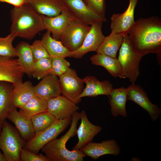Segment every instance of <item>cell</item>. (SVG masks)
I'll return each instance as SVG.
<instances>
[{
	"label": "cell",
	"instance_id": "obj_1",
	"mask_svg": "<svg viewBox=\"0 0 161 161\" xmlns=\"http://www.w3.org/2000/svg\"><path fill=\"white\" fill-rule=\"evenodd\" d=\"M127 34L133 49L143 57L149 53L157 55L161 59V20L157 16L140 18L130 28Z\"/></svg>",
	"mask_w": 161,
	"mask_h": 161
},
{
	"label": "cell",
	"instance_id": "obj_2",
	"mask_svg": "<svg viewBox=\"0 0 161 161\" xmlns=\"http://www.w3.org/2000/svg\"><path fill=\"white\" fill-rule=\"evenodd\" d=\"M10 33L16 37L31 40L45 30L41 16L25 3L10 11Z\"/></svg>",
	"mask_w": 161,
	"mask_h": 161
},
{
	"label": "cell",
	"instance_id": "obj_3",
	"mask_svg": "<svg viewBox=\"0 0 161 161\" xmlns=\"http://www.w3.org/2000/svg\"><path fill=\"white\" fill-rule=\"evenodd\" d=\"M70 128L68 131L59 139L49 142L41 149L49 161H83L86 156L79 150H68L66 147L67 141L77 133L80 113L76 111L72 115Z\"/></svg>",
	"mask_w": 161,
	"mask_h": 161
},
{
	"label": "cell",
	"instance_id": "obj_4",
	"mask_svg": "<svg viewBox=\"0 0 161 161\" xmlns=\"http://www.w3.org/2000/svg\"><path fill=\"white\" fill-rule=\"evenodd\" d=\"M26 142L17 129L5 120L0 134V149L6 161H20V154Z\"/></svg>",
	"mask_w": 161,
	"mask_h": 161
},
{
	"label": "cell",
	"instance_id": "obj_5",
	"mask_svg": "<svg viewBox=\"0 0 161 161\" xmlns=\"http://www.w3.org/2000/svg\"><path fill=\"white\" fill-rule=\"evenodd\" d=\"M122 34L123 39L117 59L124 77L131 83L134 82L139 75V65L143 56L137 52L131 47L127 33Z\"/></svg>",
	"mask_w": 161,
	"mask_h": 161
},
{
	"label": "cell",
	"instance_id": "obj_6",
	"mask_svg": "<svg viewBox=\"0 0 161 161\" xmlns=\"http://www.w3.org/2000/svg\"><path fill=\"white\" fill-rule=\"evenodd\" d=\"M72 117L63 120H56L50 126L37 133L26 142L23 148L36 154H38L42 148L47 144L56 138L71 124Z\"/></svg>",
	"mask_w": 161,
	"mask_h": 161
},
{
	"label": "cell",
	"instance_id": "obj_7",
	"mask_svg": "<svg viewBox=\"0 0 161 161\" xmlns=\"http://www.w3.org/2000/svg\"><path fill=\"white\" fill-rule=\"evenodd\" d=\"M90 28L91 26L75 19L66 26L60 40L69 51L74 52L82 45Z\"/></svg>",
	"mask_w": 161,
	"mask_h": 161
},
{
	"label": "cell",
	"instance_id": "obj_8",
	"mask_svg": "<svg viewBox=\"0 0 161 161\" xmlns=\"http://www.w3.org/2000/svg\"><path fill=\"white\" fill-rule=\"evenodd\" d=\"M58 77L62 95L76 104L80 103L81 99L79 96L84 87L83 79L78 76L75 70L70 68Z\"/></svg>",
	"mask_w": 161,
	"mask_h": 161
},
{
	"label": "cell",
	"instance_id": "obj_9",
	"mask_svg": "<svg viewBox=\"0 0 161 161\" xmlns=\"http://www.w3.org/2000/svg\"><path fill=\"white\" fill-rule=\"evenodd\" d=\"M103 21H98L91 25L90 30L81 47L72 52V57L80 58L88 52H96L105 36L102 32Z\"/></svg>",
	"mask_w": 161,
	"mask_h": 161
},
{
	"label": "cell",
	"instance_id": "obj_10",
	"mask_svg": "<svg viewBox=\"0 0 161 161\" xmlns=\"http://www.w3.org/2000/svg\"><path fill=\"white\" fill-rule=\"evenodd\" d=\"M126 88L127 100L133 101L146 111L152 121H155L159 118L161 113L160 109L150 101L147 93L141 86L132 82Z\"/></svg>",
	"mask_w": 161,
	"mask_h": 161
},
{
	"label": "cell",
	"instance_id": "obj_11",
	"mask_svg": "<svg viewBox=\"0 0 161 161\" xmlns=\"http://www.w3.org/2000/svg\"><path fill=\"white\" fill-rule=\"evenodd\" d=\"M64 7L75 17L85 24L91 25L98 21H106L94 13L83 0H62Z\"/></svg>",
	"mask_w": 161,
	"mask_h": 161
},
{
	"label": "cell",
	"instance_id": "obj_12",
	"mask_svg": "<svg viewBox=\"0 0 161 161\" xmlns=\"http://www.w3.org/2000/svg\"><path fill=\"white\" fill-rule=\"evenodd\" d=\"M24 74L18 58L0 56V81L20 83Z\"/></svg>",
	"mask_w": 161,
	"mask_h": 161
},
{
	"label": "cell",
	"instance_id": "obj_13",
	"mask_svg": "<svg viewBox=\"0 0 161 161\" xmlns=\"http://www.w3.org/2000/svg\"><path fill=\"white\" fill-rule=\"evenodd\" d=\"M45 30L49 31L54 39L60 40L61 35L68 24L75 19L65 8L58 15L52 17L41 15Z\"/></svg>",
	"mask_w": 161,
	"mask_h": 161
},
{
	"label": "cell",
	"instance_id": "obj_14",
	"mask_svg": "<svg viewBox=\"0 0 161 161\" xmlns=\"http://www.w3.org/2000/svg\"><path fill=\"white\" fill-rule=\"evenodd\" d=\"M47 111L57 120L72 117L79 109L76 104L63 95H60L47 100Z\"/></svg>",
	"mask_w": 161,
	"mask_h": 161
},
{
	"label": "cell",
	"instance_id": "obj_15",
	"mask_svg": "<svg viewBox=\"0 0 161 161\" xmlns=\"http://www.w3.org/2000/svg\"><path fill=\"white\" fill-rule=\"evenodd\" d=\"M139 0H129L128 7L122 13L113 14L112 16L111 29L112 33H127L135 22L134 13Z\"/></svg>",
	"mask_w": 161,
	"mask_h": 161
},
{
	"label": "cell",
	"instance_id": "obj_16",
	"mask_svg": "<svg viewBox=\"0 0 161 161\" xmlns=\"http://www.w3.org/2000/svg\"><path fill=\"white\" fill-rule=\"evenodd\" d=\"M79 150L86 156L96 160L101 156L106 154L118 155L121 151L116 141L114 140H104L101 143L91 142Z\"/></svg>",
	"mask_w": 161,
	"mask_h": 161
},
{
	"label": "cell",
	"instance_id": "obj_17",
	"mask_svg": "<svg viewBox=\"0 0 161 161\" xmlns=\"http://www.w3.org/2000/svg\"><path fill=\"white\" fill-rule=\"evenodd\" d=\"M80 113L81 123L77 129L76 133L78 141L72 150H79L87 144L92 142L94 138L102 129L100 126L95 125L89 120L84 110Z\"/></svg>",
	"mask_w": 161,
	"mask_h": 161
},
{
	"label": "cell",
	"instance_id": "obj_18",
	"mask_svg": "<svg viewBox=\"0 0 161 161\" xmlns=\"http://www.w3.org/2000/svg\"><path fill=\"white\" fill-rule=\"evenodd\" d=\"M35 95L46 100L61 94V89L58 76L49 74L42 79L34 86Z\"/></svg>",
	"mask_w": 161,
	"mask_h": 161
},
{
	"label": "cell",
	"instance_id": "obj_19",
	"mask_svg": "<svg viewBox=\"0 0 161 161\" xmlns=\"http://www.w3.org/2000/svg\"><path fill=\"white\" fill-rule=\"evenodd\" d=\"M86 87L79 96V98L85 97H94L99 95H105L108 97L113 88L112 84L109 81H99L95 76L88 75L83 79Z\"/></svg>",
	"mask_w": 161,
	"mask_h": 161
},
{
	"label": "cell",
	"instance_id": "obj_20",
	"mask_svg": "<svg viewBox=\"0 0 161 161\" xmlns=\"http://www.w3.org/2000/svg\"><path fill=\"white\" fill-rule=\"evenodd\" d=\"M25 3L39 14L49 17L58 15L64 8L62 0H25Z\"/></svg>",
	"mask_w": 161,
	"mask_h": 161
},
{
	"label": "cell",
	"instance_id": "obj_21",
	"mask_svg": "<svg viewBox=\"0 0 161 161\" xmlns=\"http://www.w3.org/2000/svg\"><path fill=\"white\" fill-rule=\"evenodd\" d=\"M35 95L34 86L30 81L13 84L11 99L16 108H22Z\"/></svg>",
	"mask_w": 161,
	"mask_h": 161
},
{
	"label": "cell",
	"instance_id": "obj_22",
	"mask_svg": "<svg viewBox=\"0 0 161 161\" xmlns=\"http://www.w3.org/2000/svg\"><path fill=\"white\" fill-rule=\"evenodd\" d=\"M7 119L13 123L21 137L27 142L35 134L32 121L18 112L14 108L9 113Z\"/></svg>",
	"mask_w": 161,
	"mask_h": 161
},
{
	"label": "cell",
	"instance_id": "obj_23",
	"mask_svg": "<svg viewBox=\"0 0 161 161\" xmlns=\"http://www.w3.org/2000/svg\"><path fill=\"white\" fill-rule=\"evenodd\" d=\"M13 83L0 81V131L3 125L10 112L15 107L12 102Z\"/></svg>",
	"mask_w": 161,
	"mask_h": 161
},
{
	"label": "cell",
	"instance_id": "obj_24",
	"mask_svg": "<svg viewBox=\"0 0 161 161\" xmlns=\"http://www.w3.org/2000/svg\"><path fill=\"white\" fill-rule=\"evenodd\" d=\"M41 41L50 57L64 58L72 57V52L63 45L60 40L53 38L49 31H47L43 35Z\"/></svg>",
	"mask_w": 161,
	"mask_h": 161
},
{
	"label": "cell",
	"instance_id": "obj_25",
	"mask_svg": "<svg viewBox=\"0 0 161 161\" xmlns=\"http://www.w3.org/2000/svg\"><path fill=\"white\" fill-rule=\"evenodd\" d=\"M127 96L126 88L122 87L113 89L109 97V102L111 106V114L114 117L118 115L127 117L126 104Z\"/></svg>",
	"mask_w": 161,
	"mask_h": 161
},
{
	"label": "cell",
	"instance_id": "obj_26",
	"mask_svg": "<svg viewBox=\"0 0 161 161\" xmlns=\"http://www.w3.org/2000/svg\"><path fill=\"white\" fill-rule=\"evenodd\" d=\"M92 63L104 67L113 77L125 78L117 59L100 53L96 54L90 58Z\"/></svg>",
	"mask_w": 161,
	"mask_h": 161
},
{
	"label": "cell",
	"instance_id": "obj_27",
	"mask_svg": "<svg viewBox=\"0 0 161 161\" xmlns=\"http://www.w3.org/2000/svg\"><path fill=\"white\" fill-rule=\"evenodd\" d=\"M123 39L122 33H112L105 37L96 51L97 53L103 54L116 58L118 50Z\"/></svg>",
	"mask_w": 161,
	"mask_h": 161
},
{
	"label": "cell",
	"instance_id": "obj_28",
	"mask_svg": "<svg viewBox=\"0 0 161 161\" xmlns=\"http://www.w3.org/2000/svg\"><path fill=\"white\" fill-rule=\"evenodd\" d=\"M16 57L23 68L25 73L31 77L34 64L35 62L30 45L28 43L22 41L20 42L15 48Z\"/></svg>",
	"mask_w": 161,
	"mask_h": 161
},
{
	"label": "cell",
	"instance_id": "obj_29",
	"mask_svg": "<svg viewBox=\"0 0 161 161\" xmlns=\"http://www.w3.org/2000/svg\"><path fill=\"white\" fill-rule=\"evenodd\" d=\"M47 111V100L35 95L20 109L19 112L25 117L30 119L35 115Z\"/></svg>",
	"mask_w": 161,
	"mask_h": 161
},
{
	"label": "cell",
	"instance_id": "obj_30",
	"mask_svg": "<svg viewBox=\"0 0 161 161\" xmlns=\"http://www.w3.org/2000/svg\"><path fill=\"white\" fill-rule=\"evenodd\" d=\"M35 133L41 132L50 126L56 120L49 112H41L30 118Z\"/></svg>",
	"mask_w": 161,
	"mask_h": 161
},
{
	"label": "cell",
	"instance_id": "obj_31",
	"mask_svg": "<svg viewBox=\"0 0 161 161\" xmlns=\"http://www.w3.org/2000/svg\"><path fill=\"white\" fill-rule=\"evenodd\" d=\"M51 57L44 58L35 61L34 64L32 76L40 80L50 74L52 69Z\"/></svg>",
	"mask_w": 161,
	"mask_h": 161
},
{
	"label": "cell",
	"instance_id": "obj_32",
	"mask_svg": "<svg viewBox=\"0 0 161 161\" xmlns=\"http://www.w3.org/2000/svg\"><path fill=\"white\" fill-rule=\"evenodd\" d=\"M16 38L10 33L4 37H0V56L10 58L16 57V49L13 42Z\"/></svg>",
	"mask_w": 161,
	"mask_h": 161
},
{
	"label": "cell",
	"instance_id": "obj_33",
	"mask_svg": "<svg viewBox=\"0 0 161 161\" xmlns=\"http://www.w3.org/2000/svg\"><path fill=\"white\" fill-rule=\"evenodd\" d=\"M52 69L50 74L58 77L65 73L69 68L70 64L65 58L51 57Z\"/></svg>",
	"mask_w": 161,
	"mask_h": 161
},
{
	"label": "cell",
	"instance_id": "obj_34",
	"mask_svg": "<svg viewBox=\"0 0 161 161\" xmlns=\"http://www.w3.org/2000/svg\"><path fill=\"white\" fill-rule=\"evenodd\" d=\"M86 4L95 14L104 19L105 17V0H83Z\"/></svg>",
	"mask_w": 161,
	"mask_h": 161
},
{
	"label": "cell",
	"instance_id": "obj_35",
	"mask_svg": "<svg viewBox=\"0 0 161 161\" xmlns=\"http://www.w3.org/2000/svg\"><path fill=\"white\" fill-rule=\"evenodd\" d=\"M32 54L35 61L50 57L43 45L41 40H36L30 45Z\"/></svg>",
	"mask_w": 161,
	"mask_h": 161
},
{
	"label": "cell",
	"instance_id": "obj_36",
	"mask_svg": "<svg viewBox=\"0 0 161 161\" xmlns=\"http://www.w3.org/2000/svg\"><path fill=\"white\" fill-rule=\"evenodd\" d=\"M20 160L22 161H49L43 154H36L23 148L20 154Z\"/></svg>",
	"mask_w": 161,
	"mask_h": 161
},
{
	"label": "cell",
	"instance_id": "obj_37",
	"mask_svg": "<svg viewBox=\"0 0 161 161\" xmlns=\"http://www.w3.org/2000/svg\"><path fill=\"white\" fill-rule=\"evenodd\" d=\"M0 2L7 3L14 7H18L25 4V0H0Z\"/></svg>",
	"mask_w": 161,
	"mask_h": 161
},
{
	"label": "cell",
	"instance_id": "obj_38",
	"mask_svg": "<svg viewBox=\"0 0 161 161\" xmlns=\"http://www.w3.org/2000/svg\"><path fill=\"white\" fill-rule=\"evenodd\" d=\"M0 161H6L3 154L0 151Z\"/></svg>",
	"mask_w": 161,
	"mask_h": 161
},
{
	"label": "cell",
	"instance_id": "obj_39",
	"mask_svg": "<svg viewBox=\"0 0 161 161\" xmlns=\"http://www.w3.org/2000/svg\"><path fill=\"white\" fill-rule=\"evenodd\" d=\"M0 132H1L0 131Z\"/></svg>",
	"mask_w": 161,
	"mask_h": 161
}]
</instances>
